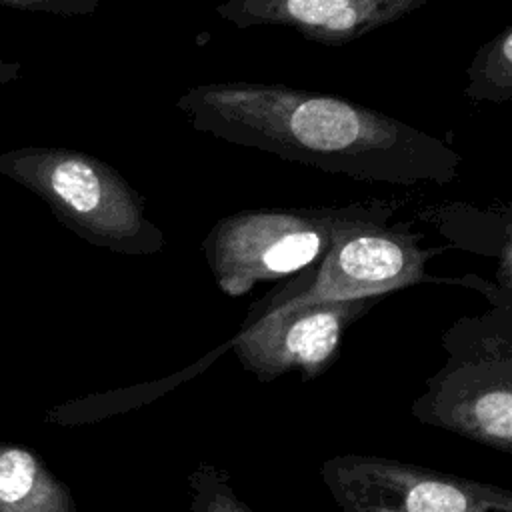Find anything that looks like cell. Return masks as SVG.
<instances>
[{"label": "cell", "instance_id": "obj_1", "mask_svg": "<svg viewBox=\"0 0 512 512\" xmlns=\"http://www.w3.org/2000/svg\"><path fill=\"white\" fill-rule=\"evenodd\" d=\"M176 108L198 132L362 182L446 186L462 164V156L434 134L308 88L210 82L188 88Z\"/></svg>", "mask_w": 512, "mask_h": 512}, {"label": "cell", "instance_id": "obj_2", "mask_svg": "<svg viewBox=\"0 0 512 512\" xmlns=\"http://www.w3.org/2000/svg\"><path fill=\"white\" fill-rule=\"evenodd\" d=\"M0 174L34 192L54 218L96 248L150 256L166 246L146 198L108 162L72 148L24 146L0 154Z\"/></svg>", "mask_w": 512, "mask_h": 512}, {"label": "cell", "instance_id": "obj_3", "mask_svg": "<svg viewBox=\"0 0 512 512\" xmlns=\"http://www.w3.org/2000/svg\"><path fill=\"white\" fill-rule=\"evenodd\" d=\"M444 366L426 380L412 416L482 446L512 450V300L458 318L442 336Z\"/></svg>", "mask_w": 512, "mask_h": 512}, {"label": "cell", "instance_id": "obj_4", "mask_svg": "<svg viewBox=\"0 0 512 512\" xmlns=\"http://www.w3.org/2000/svg\"><path fill=\"white\" fill-rule=\"evenodd\" d=\"M392 212L394 204L384 200L358 202L324 256L254 302L252 310L384 298L418 282H434L426 262L444 248L422 246V234L410 222L388 224Z\"/></svg>", "mask_w": 512, "mask_h": 512}, {"label": "cell", "instance_id": "obj_5", "mask_svg": "<svg viewBox=\"0 0 512 512\" xmlns=\"http://www.w3.org/2000/svg\"><path fill=\"white\" fill-rule=\"evenodd\" d=\"M358 202L320 208H246L222 216L202 240L206 264L226 296L280 280L324 256Z\"/></svg>", "mask_w": 512, "mask_h": 512}, {"label": "cell", "instance_id": "obj_6", "mask_svg": "<svg viewBox=\"0 0 512 512\" xmlns=\"http://www.w3.org/2000/svg\"><path fill=\"white\" fill-rule=\"evenodd\" d=\"M320 478L342 512H512L498 484L382 456H332Z\"/></svg>", "mask_w": 512, "mask_h": 512}, {"label": "cell", "instance_id": "obj_7", "mask_svg": "<svg viewBox=\"0 0 512 512\" xmlns=\"http://www.w3.org/2000/svg\"><path fill=\"white\" fill-rule=\"evenodd\" d=\"M380 300L356 298L264 310L250 308L226 348L262 384L286 372H298L308 382L338 360L344 332Z\"/></svg>", "mask_w": 512, "mask_h": 512}, {"label": "cell", "instance_id": "obj_8", "mask_svg": "<svg viewBox=\"0 0 512 512\" xmlns=\"http://www.w3.org/2000/svg\"><path fill=\"white\" fill-rule=\"evenodd\" d=\"M430 0H226L214 10L236 28L286 26L312 42L344 46L398 22Z\"/></svg>", "mask_w": 512, "mask_h": 512}, {"label": "cell", "instance_id": "obj_9", "mask_svg": "<svg viewBox=\"0 0 512 512\" xmlns=\"http://www.w3.org/2000/svg\"><path fill=\"white\" fill-rule=\"evenodd\" d=\"M418 220L434 224L462 250L494 256L498 260L496 284L512 290V214L508 206L502 212H480L470 204L444 202L420 210Z\"/></svg>", "mask_w": 512, "mask_h": 512}, {"label": "cell", "instance_id": "obj_10", "mask_svg": "<svg viewBox=\"0 0 512 512\" xmlns=\"http://www.w3.org/2000/svg\"><path fill=\"white\" fill-rule=\"evenodd\" d=\"M464 94L472 102L506 104L512 100V24L484 42L468 70Z\"/></svg>", "mask_w": 512, "mask_h": 512}, {"label": "cell", "instance_id": "obj_11", "mask_svg": "<svg viewBox=\"0 0 512 512\" xmlns=\"http://www.w3.org/2000/svg\"><path fill=\"white\" fill-rule=\"evenodd\" d=\"M190 504L186 512H254L232 488L228 470L200 462L188 474Z\"/></svg>", "mask_w": 512, "mask_h": 512}, {"label": "cell", "instance_id": "obj_12", "mask_svg": "<svg viewBox=\"0 0 512 512\" xmlns=\"http://www.w3.org/2000/svg\"><path fill=\"white\" fill-rule=\"evenodd\" d=\"M38 466L26 450H6L0 454V500L22 502L36 486Z\"/></svg>", "mask_w": 512, "mask_h": 512}, {"label": "cell", "instance_id": "obj_13", "mask_svg": "<svg viewBox=\"0 0 512 512\" xmlns=\"http://www.w3.org/2000/svg\"><path fill=\"white\" fill-rule=\"evenodd\" d=\"M106 0H0V6L24 12H44L54 16H88Z\"/></svg>", "mask_w": 512, "mask_h": 512}, {"label": "cell", "instance_id": "obj_14", "mask_svg": "<svg viewBox=\"0 0 512 512\" xmlns=\"http://www.w3.org/2000/svg\"><path fill=\"white\" fill-rule=\"evenodd\" d=\"M22 76V66L20 62H12V60H4L0 56V84H8L14 82Z\"/></svg>", "mask_w": 512, "mask_h": 512}]
</instances>
